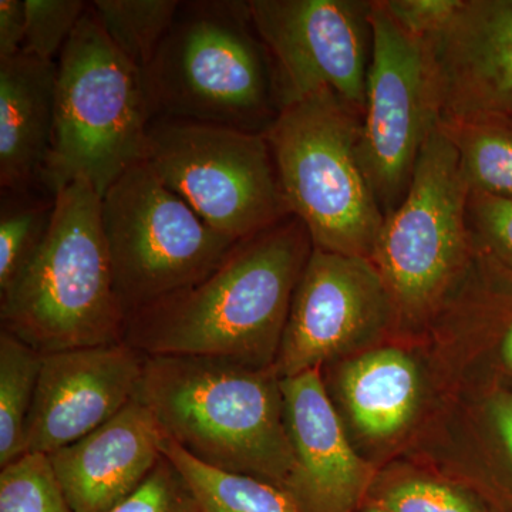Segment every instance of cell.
Masks as SVG:
<instances>
[{"label": "cell", "instance_id": "6da1fadb", "mask_svg": "<svg viewBox=\"0 0 512 512\" xmlns=\"http://www.w3.org/2000/svg\"><path fill=\"white\" fill-rule=\"evenodd\" d=\"M313 251L299 218L242 239L207 278L128 316L146 356H205L275 369L293 293Z\"/></svg>", "mask_w": 512, "mask_h": 512}, {"label": "cell", "instance_id": "7a4b0ae2", "mask_svg": "<svg viewBox=\"0 0 512 512\" xmlns=\"http://www.w3.org/2000/svg\"><path fill=\"white\" fill-rule=\"evenodd\" d=\"M136 399L201 463L285 490L295 457L281 377L205 356H146Z\"/></svg>", "mask_w": 512, "mask_h": 512}, {"label": "cell", "instance_id": "3957f363", "mask_svg": "<svg viewBox=\"0 0 512 512\" xmlns=\"http://www.w3.org/2000/svg\"><path fill=\"white\" fill-rule=\"evenodd\" d=\"M0 323L43 355L124 342L127 316L114 285L101 197L89 181L57 192L46 238L0 293Z\"/></svg>", "mask_w": 512, "mask_h": 512}, {"label": "cell", "instance_id": "277c9868", "mask_svg": "<svg viewBox=\"0 0 512 512\" xmlns=\"http://www.w3.org/2000/svg\"><path fill=\"white\" fill-rule=\"evenodd\" d=\"M144 77L156 117L265 134L282 111L249 2H181Z\"/></svg>", "mask_w": 512, "mask_h": 512}, {"label": "cell", "instance_id": "5b68a950", "mask_svg": "<svg viewBox=\"0 0 512 512\" xmlns=\"http://www.w3.org/2000/svg\"><path fill=\"white\" fill-rule=\"evenodd\" d=\"M143 70L114 46L87 8L57 60L55 136L42 187L77 180L100 197L146 157L154 119Z\"/></svg>", "mask_w": 512, "mask_h": 512}, {"label": "cell", "instance_id": "8992f818", "mask_svg": "<svg viewBox=\"0 0 512 512\" xmlns=\"http://www.w3.org/2000/svg\"><path fill=\"white\" fill-rule=\"evenodd\" d=\"M362 113L330 90L289 104L265 137L313 248L372 258L384 222L359 156Z\"/></svg>", "mask_w": 512, "mask_h": 512}, {"label": "cell", "instance_id": "52a82bcc", "mask_svg": "<svg viewBox=\"0 0 512 512\" xmlns=\"http://www.w3.org/2000/svg\"><path fill=\"white\" fill-rule=\"evenodd\" d=\"M468 194L456 147L434 127L370 258L392 295L397 323L419 325L436 316L466 274L474 256Z\"/></svg>", "mask_w": 512, "mask_h": 512}, {"label": "cell", "instance_id": "ba28073f", "mask_svg": "<svg viewBox=\"0 0 512 512\" xmlns=\"http://www.w3.org/2000/svg\"><path fill=\"white\" fill-rule=\"evenodd\" d=\"M101 224L127 318L207 278L239 242L212 229L146 161L101 197Z\"/></svg>", "mask_w": 512, "mask_h": 512}, {"label": "cell", "instance_id": "9c48e42d", "mask_svg": "<svg viewBox=\"0 0 512 512\" xmlns=\"http://www.w3.org/2000/svg\"><path fill=\"white\" fill-rule=\"evenodd\" d=\"M144 161L225 237L242 241L291 217L265 134L154 117Z\"/></svg>", "mask_w": 512, "mask_h": 512}, {"label": "cell", "instance_id": "30bf717a", "mask_svg": "<svg viewBox=\"0 0 512 512\" xmlns=\"http://www.w3.org/2000/svg\"><path fill=\"white\" fill-rule=\"evenodd\" d=\"M370 23L372 59L359 156L386 217L406 197L421 148L439 126V97L429 42L404 32L382 0H373Z\"/></svg>", "mask_w": 512, "mask_h": 512}, {"label": "cell", "instance_id": "8fae6325", "mask_svg": "<svg viewBox=\"0 0 512 512\" xmlns=\"http://www.w3.org/2000/svg\"><path fill=\"white\" fill-rule=\"evenodd\" d=\"M373 2L251 0L252 19L274 62L282 109L330 90L363 114L372 59Z\"/></svg>", "mask_w": 512, "mask_h": 512}, {"label": "cell", "instance_id": "7c38bea8", "mask_svg": "<svg viewBox=\"0 0 512 512\" xmlns=\"http://www.w3.org/2000/svg\"><path fill=\"white\" fill-rule=\"evenodd\" d=\"M397 323L372 259L313 248L293 293L276 356L281 379L369 348Z\"/></svg>", "mask_w": 512, "mask_h": 512}, {"label": "cell", "instance_id": "4fadbf2b", "mask_svg": "<svg viewBox=\"0 0 512 512\" xmlns=\"http://www.w3.org/2000/svg\"><path fill=\"white\" fill-rule=\"evenodd\" d=\"M143 365L126 342L43 355L25 454L49 456L117 416L136 399Z\"/></svg>", "mask_w": 512, "mask_h": 512}, {"label": "cell", "instance_id": "5bb4252c", "mask_svg": "<svg viewBox=\"0 0 512 512\" xmlns=\"http://www.w3.org/2000/svg\"><path fill=\"white\" fill-rule=\"evenodd\" d=\"M295 466L285 490L302 512H356L375 468L350 446L320 369L281 379Z\"/></svg>", "mask_w": 512, "mask_h": 512}, {"label": "cell", "instance_id": "9a60e30c", "mask_svg": "<svg viewBox=\"0 0 512 512\" xmlns=\"http://www.w3.org/2000/svg\"><path fill=\"white\" fill-rule=\"evenodd\" d=\"M439 123L512 120V0H463L434 39Z\"/></svg>", "mask_w": 512, "mask_h": 512}, {"label": "cell", "instance_id": "2e32d148", "mask_svg": "<svg viewBox=\"0 0 512 512\" xmlns=\"http://www.w3.org/2000/svg\"><path fill=\"white\" fill-rule=\"evenodd\" d=\"M164 433L134 399L99 429L49 454L73 512H107L126 498L158 463Z\"/></svg>", "mask_w": 512, "mask_h": 512}, {"label": "cell", "instance_id": "e0dca14e", "mask_svg": "<svg viewBox=\"0 0 512 512\" xmlns=\"http://www.w3.org/2000/svg\"><path fill=\"white\" fill-rule=\"evenodd\" d=\"M56 84L57 62L25 50L0 60V188H43L55 136Z\"/></svg>", "mask_w": 512, "mask_h": 512}, {"label": "cell", "instance_id": "ac0fdd59", "mask_svg": "<svg viewBox=\"0 0 512 512\" xmlns=\"http://www.w3.org/2000/svg\"><path fill=\"white\" fill-rule=\"evenodd\" d=\"M336 389L363 436L389 440L402 433L417 412L421 375L412 356L386 346L367 350L343 363Z\"/></svg>", "mask_w": 512, "mask_h": 512}, {"label": "cell", "instance_id": "d6986e66", "mask_svg": "<svg viewBox=\"0 0 512 512\" xmlns=\"http://www.w3.org/2000/svg\"><path fill=\"white\" fill-rule=\"evenodd\" d=\"M468 437L467 466L453 470L458 483L490 512H512V389L495 386L484 393Z\"/></svg>", "mask_w": 512, "mask_h": 512}, {"label": "cell", "instance_id": "ffe728a7", "mask_svg": "<svg viewBox=\"0 0 512 512\" xmlns=\"http://www.w3.org/2000/svg\"><path fill=\"white\" fill-rule=\"evenodd\" d=\"M161 453L190 484L201 512H302L284 488L207 466L165 436Z\"/></svg>", "mask_w": 512, "mask_h": 512}, {"label": "cell", "instance_id": "44dd1931", "mask_svg": "<svg viewBox=\"0 0 512 512\" xmlns=\"http://www.w3.org/2000/svg\"><path fill=\"white\" fill-rule=\"evenodd\" d=\"M456 147L470 191L512 197V120L504 117L439 123Z\"/></svg>", "mask_w": 512, "mask_h": 512}, {"label": "cell", "instance_id": "7402d4cb", "mask_svg": "<svg viewBox=\"0 0 512 512\" xmlns=\"http://www.w3.org/2000/svg\"><path fill=\"white\" fill-rule=\"evenodd\" d=\"M43 353L0 329V467L25 454L26 426Z\"/></svg>", "mask_w": 512, "mask_h": 512}, {"label": "cell", "instance_id": "603a6c76", "mask_svg": "<svg viewBox=\"0 0 512 512\" xmlns=\"http://www.w3.org/2000/svg\"><path fill=\"white\" fill-rule=\"evenodd\" d=\"M56 195L40 187L0 188V293L18 278L46 238Z\"/></svg>", "mask_w": 512, "mask_h": 512}, {"label": "cell", "instance_id": "cb8c5ba5", "mask_svg": "<svg viewBox=\"0 0 512 512\" xmlns=\"http://www.w3.org/2000/svg\"><path fill=\"white\" fill-rule=\"evenodd\" d=\"M180 5L178 0L90 2V8L114 46L143 72L156 56Z\"/></svg>", "mask_w": 512, "mask_h": 512}, {"label": "cell", "instance_id": "d4e9b609", "mask_svg": "<svg viewBox=\"0 0 512 512\" xmlns=\"http://www.w3.org/2000/svg\"><path fill=\"white\" fill-rule=\"evenodd\" d=\"M0 512H73L47 454L26 453L2 467Z\"/></svg>", "mask_w": 512, "mask_h": 512}, {"label": "cell", "instance_id": "484cf974", "mask_svg": "<svg viewBox=\"0 0 512 512\" xmlns=\"http://www.w3.org/2000/svg\"><path fill=\"white\" fill-rule=\"evenodd\" d=\"M367 500L393 512H490L476 494L460 484L417 476L375 484Z\"/></svg>", "mask_w": 512, "mask_h": 512}, {"label": "cell", "instance_id": "4316f807", "mask_svg": "<svg viewBox=\"0 0 512 512\" xmlns=\"http://www.w3.org/2000/svg\"><path fill=\"white\" fill-rule=\"evenodd\" d=\"M467 224L478 254L512 276V197L470 191Z\"/></svg>", "mask_w": 512, "mask_h": 512}, {"label": "cell", "instance_id": "83f0119b", "mask_svg": "<svg viewBox=\"0 0 512 512\" xmlns=\"http://www.w3.org/2000/svg\"><path fill=\"white\" fill-rule=\"evenodd\" d=\"M89 3L83 0H26V37L23 50L56 62L82 20Z\"/></svg>", "mask_w": 512, "mask_h": 512}, {"label": "cell", "instance_id": "f1b7e54d", "mask_svg": "<svg viewBox=\"0 0 512 512\" xmlns=\"http://www.w3.org/2000/svg\"><path fill=\"white\" fill-rule=\"evenodd\" d=\"M107 512H201L183 474L164 456L126 498Z\"/></svg>", "mask_w": 512, "mask_h": 512}, {"label": "cell", "instance_id": "f546056e", "mask_svg": "<svg viewBox=\"0 0 512 512\" xmlns=\"http://www.w3.org/2000/svg\"><path fill=\"white\" fill-rule=\"evenodd\" d=\"M463 0H382L394 22L417 39L431 40L447 28Z\"/></svg>", "mask_w": 512, "mask_h": 512}, {"label": "cell", "instance_id": "4dcf8cb0", "mask_svg": "<svg viewBox=\"0 0 512 512\" xmlns=\"http://www.w3.org/2000/svg\"><path fill=\"white\" fill-rule=\"evenodd\" d=\"M25 37L26 0H0V60L22 52Z\"/></svg>", "mask_w": 512, "mask_h": 512}, {"label": "cell", "instance_id": "1f68e13d", "mask_svg": "<svg viewBox=\"0 0 512 512\" xmlns=\"http://www.w3.org/2000/svg\"><path fill=\"white\" fill-rule=\"evenodd\" d=\"M504 332L501 339V356L505 366L512 370V282L507 285L503 302Z\"/></svg>", "mask_w": 512, "mask_h": 512}, {"label": "cell", "instance_id": "d6a6232c", "mask_svg": "<svg viewBox=\"0 0 512 512\" xmlns=\"http://www.w3.org/2000/svg\"><path fill=\"white\" fill-rule=\"evenodd\" d=\"M356 512H393L384 508L383 505L375 503L372 500H366L365 503L357 508Z\"/></svg>", "mask_w": 512, "mask_h": 512}]
</instances>
